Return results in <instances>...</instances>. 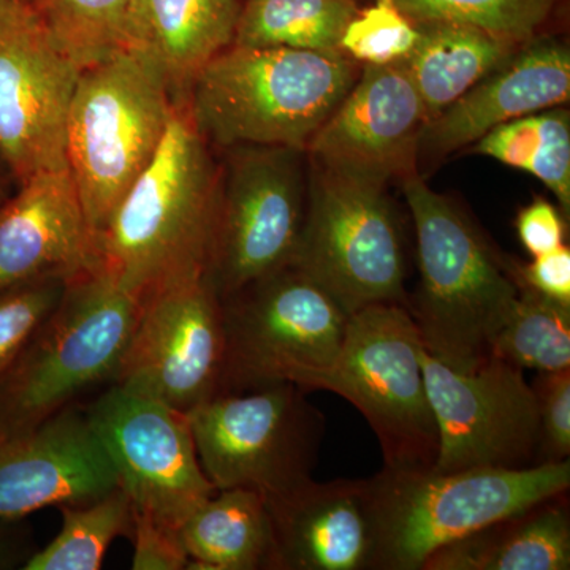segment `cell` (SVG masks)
I'll list each match as a JSON object with an SVG mask.
<instances>
[{
  "mask_svg": "<svg viewBox=\"0 0 570 570\" xmlns=\"http://www.w3.org/2000/svg\"><path fill=\"white\" fill-rule=\"evenodd\" d=\"M179 528L190 570H273L275 535L265 498L217 490Z\"/></svg>",
  "mask_w": 570,
  "mask_h": 570,
  "instance_id": "603a6c76",
  "label": "cell"
},
{
  "mask_svg": "<svg viewBox=\"0 0 570 570\" xmlns=\"http://www.w3.org/2000/svg\"><path fill=\"white\" fill-rule=\"evenodd\" d=\"M225 374L220 393L288 382L306 390L332 365L351 314L294 265L223 299ZM219 395V393H217Z\"/></svg>",
  "mask_w": 570,
  "mask_h": 570,
  "instance_id": "30bf717a",
  "label": "cell"
},
{
  "mask_svg": "<svg viewBox=\"0 0 570 570\" xmlns=\"http://www.w3.org/2000/svg\"><path fill=\"white\" fill-rule=\"evenodd\" d=\"M532 389L539 406L540 464L569 461L570 367L539 373Z\"/></svg>",
  "mask_w": 570,
  "mask_h": 570,
  "instance_id": "d6a6232c",
  "label": "cell"
},
{
  "mask_svg": "<svg viewBox=\"0 0 570 570\" xmlns=\"http://www.w3.org/2000/svg\"><path fill=\"white\" fill-rule=\"evenodd\" d=\"M265 501L275 535L273 570H373L365 479H311Z\"/></svg>",
  "mask_w": 570,
  "mask_h": 570,
  "instance_id": "ffe728a7",
  "label": "cell"
},
{
  "mask_svg": "<svg viewBox=\"0 0 570 570\" xmlns=\"http://www.w3.org/2000/svg\"><path fill=\"white\" fill-rule=\"evenodd\" d=\"M224 374L223 299L204 275L160 288L141 303L115 382L187 414L220 393Z\"/></svg>",
  "mask_w": 570,
  "mask_h": 570,
  "instance_id": "9a60e30c",
  "label": "cell"
},
{
  "mask_svg": "<svg viewBox=\"0 0 570 570\" xmlns=\"http://www.w3.org/2000/svg\"><path fill=\"white\" fill-rule=\"evenodd\" d=\"M96 265L94 236L69 167L32 176L0 205V291Z\"/></svg>",
  "mask_w": 570,
  "mask_h": 570,
  "instance_id": "d6986e66",
  "label": "cell"
},
{
  "mask_svg": "<svg viewBox=\"0 0 570 570\" xmlns=\"http://www.w3.org/2000/svg\"><path fill=\"white\" fill-rule=\"evenodd\" d=\"M356 11L355 0H246L232 45L336 51Z\"/></svg>",
  "mask_w": 570,
  "mask_h": 570,
  "instance_id": "484cf974",
  "label": "cell"
},
{
  "mask_svg": "<svg viewBox=\"0 0 570 570\" xmlns=\"http://www.w3.org/2000/svg\"><path fill=\"white\" fill-rule=\"evenodd\" d=\"M400 186L414 223L420 272L407 313L431 355L453 370H472L490 356L519 285L463 209L431 189L417 170Z\"/></svg>",
  "mask_w": 570,
  "mask_h": 570,
  "instance_id": "3957f363",
  "label": "cell"
},
{
  "mask_svg": "<svg viewBox=\"0 0 570 570\" xmlns=\"http://www.w3.org/2000/svg\"><path fill=\"white\" fill-rule=\"evenodd\" d=\"M59 510L61 531L45 549L33 551L22 570H99L116 539L132 538V502L121 487Z\"/></svg>",
  "mask_w": 570,
  "mask_h": 570,
  "instance_id": "4316f807",
  "label": "cell"
},
{
  "mask_svg": "<svg viewBox=\"0 0 570 570\" xmlns=\"http://www.w3.org/2000/svg\"><path fill=\"white\" fill-rule=\"evenodd\" d=\"M14 190H17V184H14L13 176H11L6 160H3L2 154H0V205L6 204Z\"/></svg>",
  "mask_w": 570,
  "mask_h": 570,
  "instance_id": "74e56055",
  "label": "cell"
},
{
  "mask_svg": "<svg viewBox=\"0 0 570 570\" xmlns=\"http://www.w3.org/2000/svg\"><path fill=\"white\" fill-rule=\"evenodd\" d=\"M118 487V474L85 409H63L0 442V519L85 504Z\"/></svg>",
  "mask_w": 570,
  "mask_h": 570,
  "instance_id": "e0dca14e",
  "label": "cell"
},
{
  "mask_svg": "<svg viewBox=\"0 0 570 570\" xmlns=\"http://www.w3.org/2000/svg\"><path fill=\"white\" fill-rule=\"evenodd\" d=\"M206 276L220 299L292 265L306 213V151L287 146L225 149Z\"/></svg>",
  "mask_w": 570,
  "mask_h": 570,
  "instance_id": "8fae6325",
  "label": "cell"
},
{
  "mask_svg": "<svg viewBox=\"0 0 570 570\" xmlns=\"http://www.w3.org/2000/svg\"><path fill=\"white\" fill-rule=\"evenodd\" d=\"M419 37V26L393 0H374L348 21L340 50L360 66H390L404 61Z\"/></svg>",
  "mask_w": 570,
  "mask_h": 570,
  "instance_id": "4dcf8cb0",
  "label": "cell"
},
{
  "mask_svg": "<svg viewBox=\"0 0 570 570\" xmlns=\"http://www.w3.org/2000/svg\"><path fill=\"white\" fill-rule=\"evenodd\" d=\"M70 277L41 276L0 291V376L61 302Z\"/></svg>",
  "mask_w": 570,
  "mask_h": 570,
  "instance_id": "1f68e13d",
  "label": "cell"
},
{
  "mask_svg": "<svg viewBox=\"0 0 570 570\" xmlns=\"http://www.w3.org/2000/svg\"><path fill=\"white\" fill-rule=\"evenodd\" d=\"M417 325L406 307L381 303L351 314L332 365L306 384L343 396L376 434L384 468L433 469L436 420L420 363Z\"/></svg>",
  "mask_w": 570,
  "mask_h": 570,
  "instance_id": "52a82bcc",
  "label": "cell"
},
{
  "mask_svg": "<svg viewBox=\"0 0 570 570\" xmlns=\"http://www.w3.org/2000/svg\"><path fill=\"white\" fill-rule=\"evenodd\" d=\"M292 265L348 314L381 303L406 307L403 230L387 186L309 159L305 223Z\"/></svg>",
  "mask_w": 570,
  "mask_h": 570,
  "instance_id": "ba28073f",
  "label": "cell"
},
{
  "mask_svg": "<svg viewBox=\"0 0 570 570\" xmlns=\"http://www.w3.org/2000/svg\"><path fill=\"white\" fill-rule=\"evenodd\" d=\"M238 0H137L129 48L159 63L176 102L214 56L234 43Z\"/></svg>",
  "mask_w": 570,
  "mask_h": 570,
  "instance_id": "44dd1931",
  "label": "cell"
},
{
  "mask_svg": "<svg viewBox=\"0 0 570 570\" xmlns=\"http://www.w3.org/2000/svg\"><path fill=\"white\" fill-rule=\"evenodd\" d=\"M52 39L80 69L129 48L137 0H29Z\"/></svg>",
  "mask_w": 570,
  "mask_h": 570,
  "instance_id": "f1b7e54d",
  "label": "cell"
},
{
  "mask_svg": "<svg viewBox=\"0 0 570 570\" xmlns=\"http://www.w3.org/2000/svg\"><path fill=\"white\" fill-rule=\"evenodd\" d=\"M80 73L29 0H0V154L17 187L67 167V116Z\"/></svg>",
  "mask_w": 570,
  "mask_h": 570,
  "instance_id": "5bb4252c",
  "label": "cell"
},
{
  "mask_svg": "<svg viewBox=\"0 0 570 570\" xmlns=\"http://www.w3.org/2000/svg\"><path fill=\"white\" fill-rule=\"evenodd\" d=\"M419 354L438 426L434 471L540 464L538 397L524 370L490 355L472 370L459 371L423 344Z\"/></svg>",
  "mask_w": 570,
  "mask_h": 570,
  "instance_id": "7c38bea8",
  "label": "cell"
},
{
  "mask_svg": "<svg viewBox=\"0 0 570 570\" xmlns=\"http://www.w3.org/2000/svg\"><path fill=\"white\" fill-rule=\"evenodd\" d=\"M33 551L24 519H0V570L22 569Z\"/></svg>",
  "mask_w": 570,
  "mask_h": 570,
  "instance_id": "8d00e7d4",
  "label": "cell"
},
{
  "mask_svg": "<svg viewBox=\"0 0 570 570\" xmlns=\"http://www.w3.org/2000/svg\"><path fill=\"white\" fill-rule=\"evenodd\" d=\"M85 411L137 515L179 531L217 493L183 412L116 382Z\"/></svg>",
  "mask_w": 570,
  "mask_h": 570,
  "instance_id": "4fadbf2b",
  "label": "cell"
},
{
  "mask_svg": "<svg viewBox=\"0 0 570 570\" xmlns=\"http://www.w3.org/2000/svg\"><path fill=\"white\" fill-rule=\"evenodd\" d=\"M415 24L453 22L524 43L539 36L558 0H393Z\"/></svg>",
  "mask_w": 570,
  "mask_h": 570,
  "instance_id": "f546056e",
  "label": "cell"
},
{
  "mask_svg": "<svg viewBox=\"0 0 570 570\" xmlns=\"http://www.w3.org/2000/svg\"><path fill=\"white\" fill-rule=\"evenodd\" d=\"M360 70L340 50L230 45L198 70L181 104L213 148L287 146L306 151Z\"/></svg>",
  "mask_w": 570,
  "mask_h": 570,
  "instance_id": "7a4b0ae2",
  "label": "cell"
},
{
  "mask_svg": "<svg viewBox=\"0 0 570 570\" xmlns=\"http://www.w3.org/2000/svg\"><path fill=\"white\" fill-rule=\"evenodd\" d=\"M365 485L373 570H422L442 547L568 493L570 463L459 472L384 468Z\"/></svg>",
  "mask_w": 570,
  "mask_h": 570,
  "instance_id": "277c9868",
  "label": "cell"
},
{
  "mask_svg": "<svg viewBox=\"0 0 570 570\" xmlns=\"http://www.w3.org/2000/svg\"><path fill=\"white\" fill-rule=\"evenodd\" d=\"M494 333L490 355L539 373L570 367V305L547 298L527 285Z\"/></svg>",
  "mask_w": 570,
  "mask_h": 570,
  "instance_id": "83f0119b",
  "label": "cell"
},
{
  "mask_svg": "<svg viewBox=\"0 0 570 570\" xmlns=\"http://www.w3.org/2000/svg\"><path fill=\"white\" fill-rule=\"evenodd\" d=\"M469 151L538 178L570 213V115L568 108L531 112L494 127Z\"/></svg>",
  "mask_w": 570,
  "mask_h": 570,
  "instance_id": "d4e9b609",
  "label": "cell"
},
{
  "mask_svg": "<svg viewBox=\"0 0 570 570\" xmlns=\"http://www.w3.org/2000/svg\"><path fill=\"white\" fill-rule=\"evenodd\" d=\"M140 311L100 266L71 276L61 302L0 376V442L115 382Z\"/></svg>",
  "mask_w": 570,
  "mask_h": 570,
  "instance_id": "5b68a950",
  "label": "cell"
},
{
  "mask_svg": "<svg viewBox=\"0 0 570 570\" xmlns=\"http://www.w3.org/2000/svg\"><path fill=\"white\" fill-rule=\"evenodd\" d=\"M176 104L159 63L140 48H122L81 70L66 157L94 238L151 163Z\"/></svg>",
  "mask_w": 570,
  "mask_h": 570,
  "instance_id": "8992f818",
  "label": "cell"
},
{
  "mask_svg": "<svg viewBox=\"0 0 570 570\" xmlns=\"http://www.w3.org/2000/svg\"><path fill=\"white\" fill-rule=\"evenodd\" d=\"M426 122L425 107L403 63L362 66L306 154L341 174L387 186L417 170Z\"/></svg>",
  "mask_w": 570,
  "mask_h": 570,
  "instance_id": "2e32d148",
  "label": "cell"
},
{
  "mask_svg": "<svg viewBox=\"0 0 570 570\" xmlns=\"http://www.w3.org/2000/svg\"><path fill=\"white\" fill-rule=\"evenodd\" d=\"M134 570H181L189 564L179 531L134 513Z\"/></svg>",
  "mask_w": 570,
  "mask_h": 570,
  "instance_id": "836d02e7",
  "label": "cell"
},
{
  "mask_svg": "<svg viewBox=\"0 0 570 570\" xmlns=\"http://www.w3.org/2000/svg\"><path fill=\"white\" fill-rule=\"evenodd\" d=\"M515 228L521 245L532 257L566 245L568 228L564 216L546 198L535 197L531 204L523 206L517 216Z\"/></svg>",
  "mask_w": 570,
  "mask_h": 570,
  "instance_id": "e575fe53",
  "label": "cell"
},
{
  "mask_svg": "<svg viewBox=\"0 0 570 570\" xmlns=\"http://www.w3.org/2000/svg\"><path fill=\"white\" fill-rule=\"evenodd\" d=\"M570 51L564 41L535 36L426 124L419 156L445 157L474 145L501 124L568 105Z\"/></svg>",
  "mask_w": 570,
  "mask_h": 570,
  "instance_id": "ac0fdd59",
  "label": "cell"
},
{
  "mask_svg": "<svg viewBox=\"0 0 570 570\" xmlns=\"http://www.w3.org/2000/svg\"><path fill=\"white\" fill-rule=\"evenodd\" d=\"M288 382L235 390L187 412L198 460L216 490L279 497L313 479L325 415Z\"/></svg>",
  "mask_w": 570,
  "mask_h": 570,
  "instance_id": "9c48e42d",
  "label": "cell"
},
{
  "mask_svg": "<svg viewBox=\"0 0 570 570\" xmlns=\"http://www.w3.org/2000/svg\"><path fill=\"white\" fill-rule=\"evenodd\" d=\"M515 283L527 285L547 298L570 305V249L562 245L538 255L528 265L510 264Z\"/></svg>",
  "mask_w": 570,
  "mask_h": 570,
  "instance_id": "d590c367",
  "label": "cell"
},
{
  "mask_svg": "<svg viewBox=\"0 0 570 570\" xmlns=\"http://www.w3.org/2000/svg\"><path fill=\"white\" fill-rule=\"evenodd\" d=\"M566 493L434 551L422 570H569Z\"/></svg>",
  "mask_w": 570,
  "mask_h": 570,
  "instance_id": "7402d4cb",
  "label": "cell"
},
{
  "mask_svg": "<svg viewBox=\"0 0 570 570\" xmlns=\"http://www.w3.org/2000/svg\"><path fill=\"white\" fill-rule=\"evenodd\" d=\"M417 26L419 41L401 63L417 89L428 122L508 61L521 45L472 26L453 22Z\"/></svg>",
  "mask_w": 570,
  "mask_h": 570,
  "instance_id": "cb8c5ba5",
  "label": "cell"
},
{
  "mask_svg": "<svg viewBox=\"0 0 570 570\" xmlns=\"http://www.w3.org/2000/svg\"><path fill=\"white\" fill-rule=\"evenodd\" d=\"M219 189L213 146L178 102L151 163L94 238L97 266L140 305L160 288L206 275Z\"/></svg>",
  "mask_w": 570,
  "mask_h": 570,
  "instance_id": "6da1fadb",
  "label": "cell"
}]
</instances>
